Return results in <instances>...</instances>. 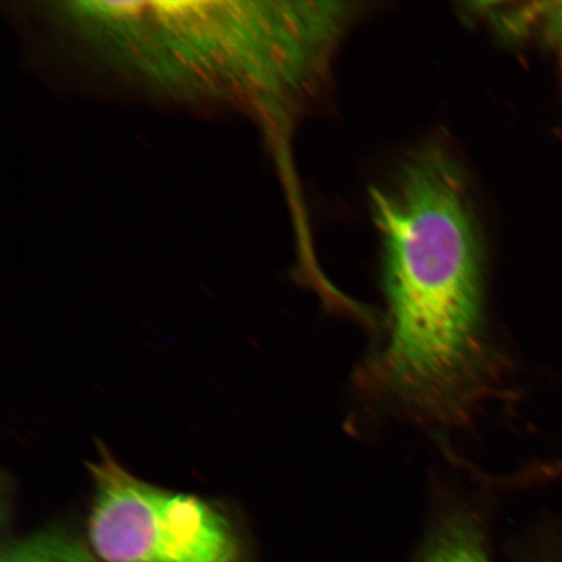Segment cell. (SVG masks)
<instances>
[{
  "label": "cell",
  "mask_w": 562,
  "mask_h": 562,
  "mask_svg": "<svg viewBox=\"0 0 562 562\" xmlns=\"http://www.w3.org/2000/svg\"><path fill=\"white\" fill-rule=\"evenodd\" d=\"M370 203L383 244L389 334L364 378L407 417L467 425L502 371L467 176L446 147L426 145L389 184L371 189Z\"/></svg>",
  "instance_id": "cell-1"
},
{
  "label": "cell",
  "mask_w": 562,
  "mask_h": 562,
  "mask_svg": "<svg viewBox=\"0 0 562 562\" xmlns=\"http://www.w3.org/2000/svg\"><path fill=\"white\" fill-rule=\"evenodd\" d=\"M88 468V543L102 562L245 561L241 532L222 504L139 480L103 446Z\"/></svg>",
  "instance_id": "cell-2"
},
{
  "label": "cell",
  "mask_w": 562,
  "mask_h": 562,
  "mask_svg": "<svg viewBox=\"0 0 562 562\" xmlns=\"http://www.w3.org/2000/svg\"><path fill=\"white\" fill-rule=\"evenodd\" d=\"M416 562H492L480 519L462 508L442 512L422 543Z\"/></svg>",
  "instance_id": "cell-3"
},
{
  "label": "cell",
  "mask_w": 562,
  "mask_h": 562,
  "mask_svg": "<svg viewBox=\"0 0 562 562\" xmlns=\"http://www.w3.org/2000/svg\"><path fill=\"white\" fill-rule=\"evenodd\" d=\"M0 562H102L89 543L66 526L44 529L12 538L2 547Z\"/></svg>",
  "instance_id": "cell-4"
},
{
  "label": "cell",
  "mask_w": 562,
  "mask_h": 562,
  "mask_svg": "<svg viewBox=\"0 0 562 562\" xmlns=\"http://www.w3.org/2000/svg\"><path fill=\"white\" fill-rule=\"evenodd\" d=\"M554 24H557L558 32L562 42V2L554 5L553 9Z\"/></svg>",
  "instance_id": "cell-5"
},
{
  "label": "cell",
  "mask_w": 562,
  "mask_h": 562,
  "mask_svg": "<svg viewBox=\"0 0 562 562\" xmlns=\"http://www.w3.org/2000/svg\"><path fill=\"white\" fill-rule=\"evenodd\" d=\"M532 562H562V553L544 554V557L532 560Z\"/></svg>",
  "instance_id": "cell-6"
}]
</instances>
